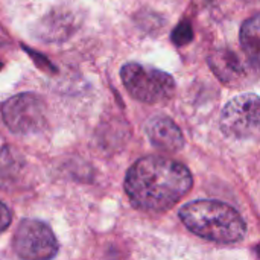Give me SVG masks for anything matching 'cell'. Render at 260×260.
Listing matches in <instances>:
<instances>
[{"label":"cell","instance_id":"5b68a950","mask_svg":"<svg viewBox=\"0 0 260 260\" xmlns=\"http://www.w3.org/2000/svg\"><path fill=\"white\" fill-rule=\"evenodd\" d=\"M260 101L257 94L245 93L232 99L221 114V129L232 139H250L259 133Z\"/></svg>","mask_w":260,"mask_h":260},{"label":"cell","instance_id":"7a4b0ae2","mask_svg":"<svg viewBox=\"0 0 260 260\" xmlns=\"http://www.w3.org/2000/svg\"><path fill=\"white\" fill-rule=\"evenodd\" d=\"M180 218L192 233L218 244L239 242L247 232L239 212L221 201L200 200L189 203L180 210Z\"/></svg>","mask_w":260,"mask_h":260},{"label":"cell","instance_id":"5bb4252c","mask_svg":"<svg viewBox=\"0 0 260 260\" xmlns=\"http://www.w3.org/2000/svg\"><path fill=\"white\" fill-rule=\"evenodd\" d=\"M2 67H3V64H2V62H0V70H2Z\"/></svg>","mask_w":260,"mask_h":260},{"label":"cell","instance_id":"4fadbf2b","mask_svg":"<svg viewBox=\"0 0 260 260\" xmlns=\"http://www.w3.org/2000/svg\"><path fill=\"white\" fill-rule=\"evenodd\" d=\"M11 219H12V216H11L9 209H8V207L0 201V233H2V232H5V230L9 227Z\"/></svg>","mask_w":260,"mask_h":260},{"label":"cell","instance_id":"ba28073f","mask_svg":"<svg viewBox=\"0 0 260 260\" xmlns=\"http://www.w3.org/2000/svg\"><path fill=\"white\" fill-rule=\"evenodd\" d=\"M210 69L213 73L229 85L238 84L241 79L247 76L245 64L241 61V58L230 49H216L212 52L209 58Z\"/></svg>","mask_w":260,"mask_h":260},{"label":"cell","instance_id":"8992f818","mask_svg":"<svg viewBox=\"0 0 260 260\" xmlns=\"http://www.w3.org/2000/svg\"><path fill=\"white\" fill-rule=\"evenodd\" d=\"M14 250L18 257L27 260L52 259L58 253V241L41 221L23 219L14 235Z\"/></svg>","mask_w":260,"mask_h":260},{"label":"cell","instance_id":"277c9868","mask_svg":"<svg viewBox=\"0 0 260 260\" xmlns=\"http://www.w3.org/2000/svg\"><path fill=\"white\" fill-rule=\"evenodd\" d=\"M6 126L14 134H34L46 125V105L34 93H20L8 99L2 107Z\"/></svg>","mask_w":260,"mask_h":260},{"label":"cell","instance_id":"7c38bea8","mask_svg":"<svg viewBox=\"0 0 260 260\" xmlns=\"http://www.w3.org/2000/svg\"><path fill=\"white\" fill-rule=\"evenodd\" d=\"M27 50V53L34 58V61L37 62V66L40 67V69H44V70H47V72H55V67H53V64L46 58V56H43L41 53H37V52H34L32 49H26Z\"/></svg>","mask_w":260,"mask_h":260},{"label":"cell","instance_id":"8fae6325","mask_svg":"<svg viewBox=\"0 0 260 260\" xmlns=\"http://www.w3.org/2000/svg\"><path fill=\"white\" fill-rule=\"evenodd\" d=\"M172 41L175 46H184L192 41L193 38V30L189 21H181L174 30H172Z\"/></svg>","mask_w":260,"mask_h":260},{"label":"cell","instance_id":"30bf717a","mask_svg":"<svg viewBox=\"0 0 260 260\" xmlns=\"http://www.w3.org/2000/svg\"><path fill=\"white\" fill-rule=\"evenodd\" d=\"M75 27V20L69 14H53L47 15L41 23L40 37L46 40H62L70 35Z\"/></svg>","mask_w":260,"mask_h":260},{"label":"cell","instance_id":"6da1fadb","mask_svg":"<svg viewBox=\"0 0 260 260\" xmlns=\"http://www.w3.org/2000/svg\"><path fill=\"white\" fill-rule=\"evenodd\" d=\"M190 171L171 158L149 155L137 160L125 177V192L134 207L166 212L192 189Z\"/></svg>","mask_w":260,"mask_h":260},{"label":"cell","instance_id":"52a82bcc","mask_svg":"<svg viewBox=\"0 0 260 260\" xmlns=\"http://www.w3.org/2000/svg\"><path fill=\"white\" fill-rule=\"evenodd\" d=\"M146 134L151 143L168 152H177L184 146V137L178 125L168 116H155L146 123Z\"/></svg>","mask_w":260,"mask_h":260},{"label":"cell","instance_id":"3957f363","mask_svg":"<svg viewBox=\"0 0 260 260\" xmlns=\"http://www.w3.org/2000/svg\"><path fill=\"white\" fill-rule=\"evenodd\" d=\"M120 78L126 91L140 102H165L175 93V81L172 76L149 66L137 62L125 64L120 70Z\"/></svg>","mask_w":260,"mask_h":260},{"label":"cell","instance_id":"9c48e42d","mask_svg":"<svg viewBox=\"0 0 260 260\" xmlns=\"http://www.w3.org/2000/svg\"><path fill=\"white\" fill-rule=\"evenodd\" d=\"M260 17L259 14H256L254 17H251L250 20H247L241 29V46L248 58V61L251 62L253 67L259 66V56H260Z\"/></svg>","mask_w":260,"mask_h":260}]
</instances>
